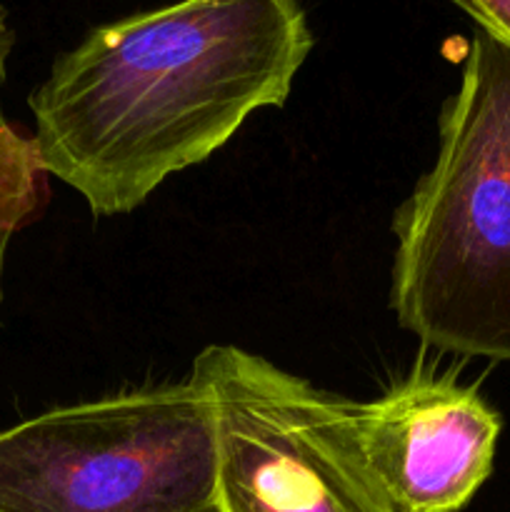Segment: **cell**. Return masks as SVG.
Instances as JSON below:
<instances>
[{
	"instance_id": "obj_1",
	"label": "cell",
	"mask_w": 510,
	"mask_h": 512,
	"mask_svg": "<svg viewBox=\"0 0 510 512\" xmlns=\"http://www.w3.org/2000/svg\"><path fill=\"white\" fill-rule=\"evenodd\" d=\"M315 38L300 0H178L90 30L30 93L50 178L128 215L280 108Z\"/></svg>"
},
{
	"instance_id": "obj_4",
	"label": "cell",
	"mask_w": 510,
	"mask_h": 512,
	"mask_svg": "<svg viewBox=\"0 0 510 512\" xmlns=\"http://www.w3.org/2000/svg\"><path fill=\"white\" fill-rule=\"evenodd\" d=\"M190 380L213 408L220 512H395L360 450L355 403L238 345H208Z\"/></svg>"
},
{
	"instance_id": "obj_3",
	"label": "cell",
	"mask_w": 510,
	"mask_h": 512,
	"mask_svg": "<svg viewBox=\"0 0 510 512\" xmlns=\"http://www.w3.org/2000/svg\"><path fill=\"white\" fill-rule=\"evenodd\" d=\"M0 512H220L208 398L188 378L0 430Z\"/></svg>"
},
{
	"instance_id": "obj_7",
	"label": "cell",
	"mask_w": 510,
	"mask_h": 512,
	"mask_svg": "<svg viewBox=\"0 0 510 512\" xmlns=\"http://www.w3.org/2000/svg\"><path fill=\"white\" fill-rule=\"evenodd\" d=\"M453 3L478 23V30L510 48V0H453Z\"/></svg>"
},
{
	"instance_id": "obj_2",
	"label": "cell",
	"mask_w": 510,
	"mask_h": 512,
	"mask_svg": "<svg viewBox=\"0 0 510 512\" xmlns=\"http://www.w3.org/2000/svg\"><path fill=\"white\" fill-rule=\"evenodd\" d=\"M393 233L400 328L443 353L510 363V48L483 30Z\"/></svg>"
},
{
	"instance_id": "obj_6",
	"label": "cell",
	"mask_w": 510,
	"mask_h": 512,
	"mask_svg": "<svg viewBox=\"0 0 510 512\" xmlns=\"http://www.w3.org/2000/svg\"><path fill=\"white\" fill-rule=\"evenodd\" d=\"M15 48V30L8 10L0 5V305H3L5 260L10 243L20 230L40 218L48 205V178L40 163L33 135L10 123L3 108V88L8 80V60Z\"/></svg>"
},
{
	"instance_id": "obj_5",
	"label": "cell",
	"mask_w": 510,
	"mask_h": 512,
	"mask_svg": "<svg viewBox=\"0 0 510 512\" xmlns=\"http://www.w3.org/2000/svg\"><path fill=\"white\" fill-rule=\"evenodd\" d=\"M360 450L395 512H458L493 473L503 420L475 388L413 373L355 405Z\"/></svg>"
}]
</instances>
